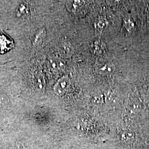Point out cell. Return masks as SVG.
Listing matches in <instances>:
<instances>
[{
	"instance_id": "obj_8",
	"label": "cell",
	"mask_w": 149,
	"mask_h": 149,
	"mask_svg": "<svg viewBox=\"0 0 149 149\" xmlns=\"http://www.w3.org/2000/svg\"><path fill=\"white\" fill-rule=\"evenodd\" d=\"M103 97L102 95H97L95 96L93 98V102L95 104H101L103 102Z\"/></svg>"
},
{
	"instance_id": "obj_3",
	"label": "cell",
	"mask_w": 149,
	"mask_h": 149,
	"mask_svg": "<svg viewBox=\"0 0 149 149\" xmlns=\"http://www.w3.org/2000/svg\"><path fill=\"white\" fill-rule=\"evenodd\" d=\"M33 84L35 88L39 91L44 90L46 82L43 72L41 71H36L33 75Z\"/></svg>"
},
{
	"instance_id": "obj_7",
	"label": "cell",
	"mask_w": 149,
	"mask_h": 149,
	"mask_svg": "<svg viewBox=\"0 0 149 149\" xmlns=\"http://www.w3.org/2000/svg\"><path fill=\"white\" fill-rule=\"evenodd\" d=\"M11 46V42H10L4 36L0 35V52H5L9 50V47Z\"/></svg>"
},
{
	"instance_id": "obj_4",
	"label": "cell",
	"mask_w": 149,
	"mask_h": 149,
	"mask_svg": "<svg viewBox=\"0 0 149 149\" xmlns=\"http://www.w3.org/2000/svg\"><path fill=\"white\" fill-rule=\"evenodd\" d=\"M116 69L115 66L111 63L105 62L97 64L95 70L97 74L101 75H108L112 74Z\"/></svg>"
},
{
	"instance_id": "obj_1",
	"label": "cell",
	"mask_w": 149,
	"mask_h": 149,
	"mask_svg": "<svg viewBox=\"0 0 149 149\" xmlns=\"http://www.w3.org/2000/svg\"><path fill=\"white\" fill-rule=\"evenodd\" d=\"M71 81L68 76H63L59 79L54 86V91L58 96H62L69 90Z\"/></svg>"
},
{
	"instance_id": "obj_2",
	"label": "cell",
	"mask_w": 149,
	"mask_h": 149,
	"mask_svg": "<svg viewBox=\"0 0 149 149\" xmlns=\"http://www.w3.org/2000/svg\"><path fill=\"white\" fill-rule=\"evenodd\" d=\"M47 66L52 72H59L63 71L65 68V62L64 59L60 57L53 56L48 59Z\"/></svg>"
},
{
	"instance_id": "obj_5",
	"label": "cell",
	"mask_w": 149,
	"mask_h": 149,
	"mask_svg": "<svg viewBox=\"0 0 149 149\" xmlns=\"http://www.w3.org/2000/svg\"><path fill=\"white\" fill-rule=\"evenodd\" d=\"M60 52L63 56L70 57L74 53V49L70 43H65L60 46Z\"/></svg>"
},
{
	"instance_id": "obj_6",
	"label": "cell",
	"mask_w": 149,
	"mask_h": 149,
	"mask_svg": "<svg viewBox=\"0 0 149 149\" xmlns=\"http://www.w3.org/2000/svg\"><path fill=\"white\" fill-rule=\"evenodd\" d=\"M45 36H46V32L45 29H42L38 32L36 34L33 41L34 45L36 47L40 45L42 43H43V40L45 37Z\"/></svg>"
},
{
	"instance_id": "obj_9",
	"label": "cell",
	"mask_w": 149,
	"mask_h": 149,
	"mask_svg": "<svg viewBox=\"0 0 149 149\" xmlns=\"http://www.w3.org/2000/svg\"><path fill=\"white\" fill-rule=\"evenodd\" d=\"M27 7L26 5H22L21 7H19V11H18V13H21V14H23V13H25L27 11Z\"/></svg>"
}]
</instances>
